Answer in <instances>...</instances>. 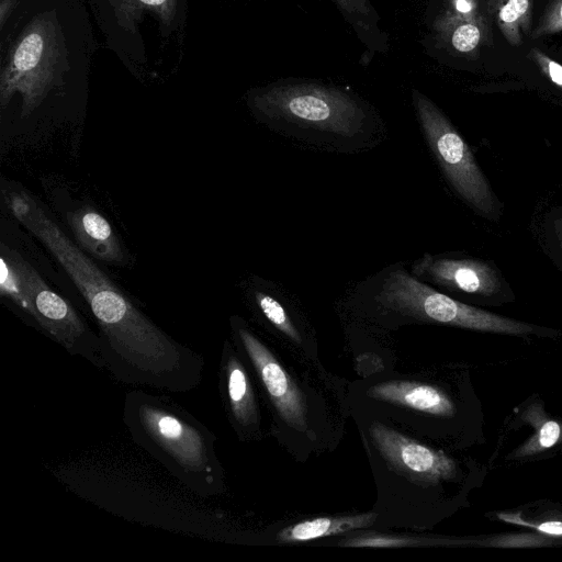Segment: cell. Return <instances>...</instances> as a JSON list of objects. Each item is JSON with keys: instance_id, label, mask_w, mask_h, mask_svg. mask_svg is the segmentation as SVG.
Returning <instances> with one entry per match:
<instances>
[{"instance_id": "cell-1", "label": "cell", "mask_w": 562, "mask_h": 562, "mask_svg": "<svg viewBox=\"0 0 562 562\" xmlns=\"http://www.w3.org/2000/svg\"><path fill=\"white\" fill-rule=\"evenodd\" d=\"M97 49L85 0H18L0 25V112L35 122L80 113Z\"/></svg>"}, {"instance_id": "cell-2", "label": "cell", "mask_w": 562, "mask_h": 562, "mask_svg": "<svg viewBox=\"0 0 562 562\" xmlns=\"http://www.w3.org/2000/svg\"><path fill=\"white\" fill-rule=\"evenodd\" d=\"M12 215L32 233L72 280L100 329L103 367L119 381L166 390L194 361V350L157 326L22 189H3Z\"/></svg>"}, {"instance_id": "cell-3", "label": "cell", "mask_w": 562, "mask_h": 562, "mask_svg": "<svg viewBox=\"0 0 562 562\" xmlns=\"http://www.w3.org/2000/svg\"><path fill=\"white\" fill-rule=\"evenodd\" d=\"M123 423L133 441L195 494L218 493L221 467L212 432L168 396L132 391L123 404Z\"/></svg>"}, {"instance_id": "cell-4", "label": "cell", "mask_w": 562, "mask_h": 562, "mask_svg": "<svg viewBox=\"0 0 562 562\" xmlns=\"http://www.w3.org/2000/svg\"><path fill=\"white\" fill-rule=\"evenodd\" d=\"M105 45L138 79L177 69L188 0H85Z\"/></svg>"}, {"instance_id": "cell-5", "label": "cell", "mask_w": 562, "mask_h": 562, "mask_svg": "<svg viewBox=\"0 0 562 562\" xmlns=\"http://www.w3.org/2000/svg\"><path fill=\"white\" fill-rule=\"evenodd\" d=\"M245 100L259 121L295 133L353 139L373 123L360 97L316 80L280 79L249 89Z\"/></svg>"}, {"instance_id": "cell-6", "label": "cell", "mask_w": 562, "mask_h": 562, "mask_svg": "<svg viewBox=\"0 0 562 562\" xmlns=\"http://www.w3.org/2000/svg\"><path fill=\"white\" fill-rule=\"evenodd\" d=\"M373 301L386 312L416 321L507 335H529L535 331L529 324L470 306L442 294L402 267L383 274Z\"/></svg>"}, {"instance_id": "cell-7", "label": "cell", "mask_w": 562, "mask_h": 562, "mask_svg": "<svg viewBox=\"0 0 562 562\" xmlns=\"http://www.w3.org/2000/svg\"><path fill=\"white\" fill-rule=\"evenodd\" d=\"M412 101L425 139L453 190L469 205L494 217L495 196L468 144L427 95L413 89Z\"/></svg>"}, {"instance_id": "cell-8", "label": "cell", "mask_w": 562, "mask_h": 562, "mask_svg": "<svg viewBox=\"0 0 562 562\" xmlns=\"http://www.w3.org/2000/svg\"><path fill=\"white\" fill-rule=\"evenodd\" d=\"M26 285L25 313L69 353L104 368L97 337L71 304L53 291L25 259L22 261Z\"/></svg>"}, {"instance_id": "cell-9", "label": "cell", "mask_w": 562, "mask_h": 562, "mask_svg": "<svg viewBox=\"0 0 562 562\" xmlns=\"http://www.w3.org/2000/svg\"><path fill=\"white\" fill-rule=\"evenodd\" d=\"M372 442L381 456L398 472L418 482L437 483L452 479L456 463L441 451L374 422L369 427Z\"/></svg>"}, {"instance_id": "cell-10", "label": "cell", "mask_w": 562, "mask_h": 562, "mask_svg": "<svg viewBox=\"0 0 562 562\" xmlns=\"http://www.w3.org/2000/svg\"><path fill=\"white\" fill-rule=\"evenodd\" d=\"M236 334L282 419L292 428L304 431L307 420L302 391L251 331L237 325Z\"/></svg>"}, {"instance_id": "cell-11", "label": "cell", "mask_w": 562, "mask_h": 562, "mask_svg": "<svg viewBox=\"0 0 562 562\" xmlns=\"http://www.w3.org/2000/svg\"><path fill=\"white\" fill-rule=\"evenodd\" d=\"M412 274L440 286L470 294L492 295L501 288L496 272L472 259H452L425 254L415 260Z\"/></svg>"}, {"instance_id": "cell-12", "label": "cell", "mask_w": 562, "mask_h": 562, "mask_svg": "<svg viewBox=\"0 0 562 562\" xmlns=\"http://www.w3.org/2000/svg\"><path fill=\"white\" fill-rule=\"evenodd\" d=\"M67 222L78 246L91 257L112 265H123L125 254L109 221L90 206L67 214Z\"/></svg>"}, {"instance_id": "cell-13", "label": "cell", "mask_w": 562, "mask_h": 562, "mask_svg": "<svg viewBox=\"0 0 562 562\" xmlns=\"http://www.w3.org/2000/svg\"><path fill=\"white\" fill-rule=\"evenodd\" d=\"M368 395L431 415L452 416L454 413L453 403L441 390L419 382L392 380L378 383L369 389Z\"/></svg>"}, {"instance_id": "cell-14", "label": "cell", "mask_w": 562, "mask_h": 562, "mask_svg": "<svg viewBox=\"0 0 562 562\" xmlns=\"http://www.w3.org/2000/svg\"><path fill=\"white\" fill-rule=\"evenodd\" d=\"M224 395L233 423L239 428H249L257 422L254 391L245 367L226 346L222 357Z\"/></svg>"}, {"instance_id": "cell-15", "label": "cell", "mask_w": 562, "mask_h": 562, "mask_svg": "<svg viewBox=\"0 0 562 562\" xmlns=\"http://www.w3.org/2000/svg\"><path fill=\"white\" fill-rule=\"evenodd\" d=\"M431 29L437 43H443L454 53L469 55L477 52L486 24L477 13L464 15L446 9L436 16Z\"/></svg>"}, {"instance_id": "cell-16", "label": "cell", "mask_w": 562, "mask_h": 562, "mask_svg": "<svg viewBox=\"0 0 562 562\" xmlns=\"http://www.w3.org/2000/svg\"><path fill=\"white\" fill-rule=\"evenodd\" d=\"M356 36L364 46L366 55L385 54L390 49L389 34L380 25L381 18L371 0H330Z\"/></svg>"}, {"instance_id": "cell-17", "label": "cell", "mask_w": 562, "mask_h": 562, "mask_svg": "<svg viewBox=\"0 0 562 562\" xmlns=\"http://www.w3.org/2000/svg\"><path fill=\"white\" fill-rule=\"evenodd\" d=\"M376 519L375 513L352 516L318 517L303 520L282 529L277 538L282 542H303L371 526Z\"/></svg>"}, {"instance_id": "cell-18", "label": "cell", "mask_w": 562, "mask_h": 562, "mask_svg": "<svg viewBox=\"0 0 562 562\" xmlns=\"http://www.w3.org/2000/svg\"><path fill=\"white\" fill-rule=\"evenodd\" d=\"M531 10L529 0H503L498 8L497 23L506 41L518 46L522 33L530 25Z\"/></svg>"}, {"instance_id": "cell-19", "label": "cell", "mask_w": 562, "mask_h": 562, "mask_svg": "<svg viewBox=\"0 0 562 562\" xmlns=\"http://www.w3.org/2000/svg\"><path fill=\"white\" fill-rule=\"evenodd\" d=\"M256 303L265 317L290 339L301 342V336L283 305L270 294L256 292Z\"/></svg>"}, {"instance_id": "cell-20", "label": "cell", "mask_w": 562, "mask_h": 562, "mask_svg": "<svg viewBox=\"0 0 562 562\" xmlns=\"http://www.w3.org/2000/svg\"><path fill=\"white\" fill-rule=\"evenodd\" d=\"M562 31V0H552L532 33L533 38Z\"/></svg>"}, {"instance_id": "cell-21", "label": "cell", "mask_w": 562, "mask_h": 562, "mask_svg": "<svg viewBox=\"0 0 562 562\" xmlns=\"http://www.w3.org/2000/svg\"><path fill=\"white\" fill-rule=\"evenodd\" d=\"M529 56L538 65L543 76L555 86L562 88V65L536 47L530 49Z\"/></svg>"}, {"instance_id": "cell-22", "label": "cell", "mask_w": 562, "mask_h": 562, "mask_svg": "<svg viewBox=\"0 0 562 562\" xmlns=\"http://www.w3.org/2000/svg\"><path fill=\"white\" fill-rule=\"evenodd\" d=\"M412 541L407 538H400L394 536H364L351 538L342 541V546L348 547H404L409 546Z\"/></svg>"}, {"instance_id": "cell-23", "label": "cell", "mask_w": 562, "mask_h": 562, "mask_svg": "<svg viewBox=\"0 0 562 562\" xmlns=\"http://www.w3.org/2000/svg\"><path fill=\"white\" fill-rule=\"evenodd\" d=\"M561 436V427L554 420H548L539 430L537 442L541 449L554 446Z\"/></svg>"}, {"instance_id": "cell-24", "label": "cell", "mask_w": 562, "mask_h": 562, "mask_svg": "<svg viewBox=\"0 0 562 562\" xmlns=\"http://www.w3.org/2000/svg\"><path fill=\"white\" fill-rule=\"evenodd\" d=\"M537 529L550 533V535H562V522L548 521L537 526Z\"/></svg>"}, {"instance_id": "cell-25", "label": "cell", "mask_w": 562, "mask_h": 562, "mask_svg": "<svg viewBox=\"0 0 562 562\" xmlns=\"http://www.w3.org/2000/svg\"><path fill=\"white\" fill-rule=\"evenodd\" d=\"M554 228H555V234H557L558 240L562 248V217L557 220Z\"/></svg>"}]
</instances>
